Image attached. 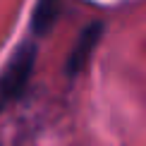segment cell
I'll return each instance as SVG.
<instances>
[{"mask_svg":"<svg viewBox=\"0 0 146 146\" xmlns=\"http://www.w3.org/2000/svg\"><path fill=\"white\" fill-rule=\"evenodd\" d=\"M36 55H38V48L29 41V43H22L15 50V55L10 58L5 72L0 74V110L24 96V91L34 77Z\"/></svg>","mask_w":146,"mask_h":146,"instance_id":"1","label":"cell"},{"mask_svg":"<svg viewBox=\"0 0 146 146\" xmlns=\"http://www.w3.org/2000/svg\"><path fill=\"white\" fill-rule=\"evenodd\" d=\"M101 36H103V22H91L89 27L79 34L77 43L72 46L70 55L65 60V74L70 79H74L79 72H84V67L89 65V60H91L96 46H98V41H101Z\"/></svg>","mask_w":146,"mask_h":146,"instance_id":"2","label":"cell"},{"mask_svg":"<svg viewBox=\"0 0 146 146\" xmlns=\"http://www.w3.org/2000/svg\"><path fill=\"white\" fill-rule=\"evenodd\" d=\"M60 15H62V0H36L31 15V31L36 36H46L55 27Z\"/></svg>","mask_w":146,"mask_h":146,"instance_id":"3","label":"cell"}]
</instances>
